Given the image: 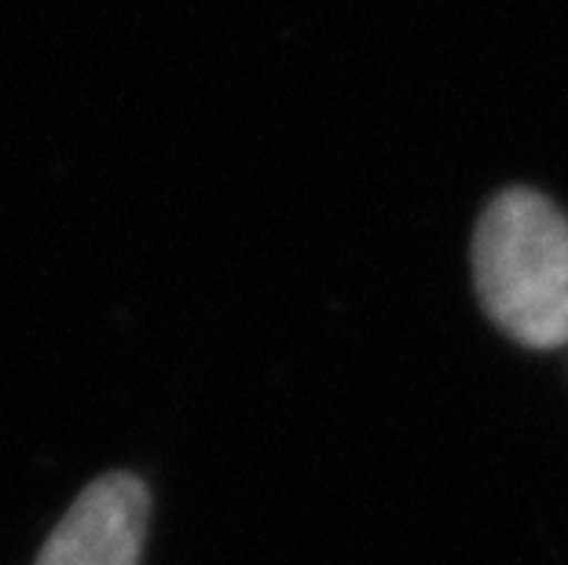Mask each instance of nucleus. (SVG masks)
<instances>
[{
  "instance_id": "1",
  "label": "nucleus",
  "mask_w": 568,
  "mask_h": 565,
  "mask_svg": "<svg viewBox=\"0 0 568 565\" xmlns=\"http://www.w3.org/2000/svg\"><path fill=\"white\" fill-rule=\"evenodd\" d=\"M485 316L528 349L568 342V218L531 188L499 191L474 232Z\"/></svg>"
},
{
  "instance_id": "2",
  "label": "nucleus",
  "mask_w": 568,
  "mask_h": 565,
  "mask_svg": "<svg viewBox=\"0 0 568 565\" xmlns=\"http://www.w3.org/2000/svg\"><path fill=\"white\" fill-rule=\"evenodd\" d=\"M148 522V485L125 471L103 474L70 503L33 565H140Z\"/></svg>"
}]
</instances>
